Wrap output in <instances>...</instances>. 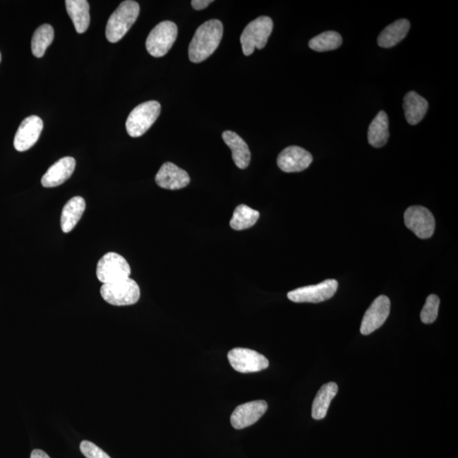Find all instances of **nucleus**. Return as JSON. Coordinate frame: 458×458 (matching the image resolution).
Masks as SVG:
<instances>
[{
  "instance_id": "31",
  "label": "nucleus",
  "mask_w": 458,
  "mask_h": 458,
  "mask_svg": "<svg viewBox=\"0 0 458 458\" xmlns=\"http://www.w3.org/2000/svg\"><path fill=\"white\" fill-rule=\"evenodd\" d=\"M0 61H1V54H0Z\"/></svg>"
},
{
  "instance_id": "9",
  "label": "nucleus",
  "mask_w": 458,
  "mask_h": 458,
  "mask_svg": "<svg viewBox=\"0 0 458 458\" xmlns=\"http://www.w3.org/2000/svg\"><path fill=\"white\" fill-rule=\"evenodd\" d=\"M234 370L242 373H256L268 368L269 361L263 355L246 348H234L228 354Z\"/></svg>"
},
{
  "instance_id": "2",
  "label": "nucleus",
  "mask_w": 458,
  "mask_h": 458,
  "mask_svg": "<svg viewBox=\"0 0 458 458\" xmlns=\"http://www.w3.org/2000/svg\"><path fill=\"white\" fill-rule=\"evenodd\" d=\"M140 11V5L135 1L127 0L121 3L108 20L106 29L107 40L111 43H116L123 39L135 23Z\"/></svg>"
},
{
  "instance_id": "5",
  "label": "nucleus",
  "mask_w": 458,
  "mask_h": 458,
  "mask_svg": "<svg viewBox=\"0 0 458 458\" xmlns=\"http://www.w3.org/2000/svg\"><path fill=\"white\" fill-rule=\"evenodd\" d=\"M273 29L272 20L268 16H260L247 25L243 31L241 42L243 53L251 56L255 49H262L266 46Z\"/></svg>"
},
{
  "instance_id": "18",
  "label": "nucleus",
  "mask_w": 458,
  "mask_h": 458,
  "mask_svg": "<svg viewBox=\"0 0 458 458\" xmlns=\"http://www.w3.org/2000/svg\"><path fill=\"white\" fill-rule=\"evenodd\" d=\"M85 209V200L81 196H75L69 201H67L65 207H63L61 217L63 232L69 233L75 228L76 225L81 219Z\"/></svg>"
},
{
  "instance_id": "30",
  "label": "nucleus",
  "mask_w": 458,
  "mask_h": 458,
  "mask_svg": "<svg viewBox=\"0 0 458 458\" xmlns=\"http://www.w3.org/2000/svg\"><path fill=\"white\" fill-rule=\"evenodd\" d=\"M31 458H50L47 453L42 451V450H33L31 453Z\"/></svg>"
},
{
  "instance_id": "22",
  "label": "nucleus",
  "mask_w": 458,
  "mask_h": 458,
  "mask_svg": "<svg viewBox=\"0 0 458 458\" xmlns=\"http://www.w3.org/2000/svg\"><path fill=\"white\" fill-rule=\"evenodd\" d=\"M390 137L388 116L384 111L378 113L368 131V140L375 148H381L387 144Z\"/></svg>"
},
{
  "instance_id": "16",
  "label": "nucleus",
  "mask_w": 458,
  "mask_h": 458,
  "mask_svg": "<svg viewBox=\"0 0 458 458\" xmlns=\"http://www.w3.org/2000/svg\"><path fill=\"white\" fill-rule=\"evenodd\" d=\"M76 167V161L73 157H64L50 167L42 178V186L45 188H54L61 186L73 175Z\"/></svg>"
},
{
  "instance_id": "15",
  "label": "nucleus",
  "mask_w": 458,
  "mask_h": 458,
  "mask_svg": "<svg viewBox=\"0 0 458 458\" xmlns=\"http://www.w3.org/2000/svg\"><path fill=\"white\" fill-rule=\"evenodd\" d=\"M155 182L165 190L176 191L186 188L191 183L188 172L171 162L164 163L159 168Z\"/></svg>"
},
{
  "instance_id": "10",
  "label": "nucleus",
  "mask_w": 458,
  "mask_h": 458,
  "mask_svg": "<svg viewBox=\"0 0 458 458\" xmlns=\"http://www.w3.org/2000/svg\"><path fill=\"white\" fill-rule=\"evenodd\" d=\"M405 225L420 239H428L434 234L435 221L433 214L426 207L414 205L406 209Z\"/></svg>"
},
{
  "instance_id": "8",
  "label": "nucleus",
  "mask_w": 458,
  "mask_h": 458,
  "mask_svg": "<svg viewBox=\"0 0 458 458\" xmlns=\"http://www.w3.org/2000/svg\"><path fill=\"white\" fill-rule=\"evenodd\" d=\"M337 289V281L327 279L316 285L294 289L288 293V298L296 303H319L333 297Z\"/></svg>"
},
{
  "instance_id": "27",
  "label": "nucleus",
  "mask_w": 458,
  "mask_h": 458,
  "mask_svg": "<svg viewBox=\"0 0 458 458\" xmlns=\"http://www.w3.org/2000/svg\"><path fill=\"white\" fill-rule=\"evenodd\" d=\"M440 306L439 297L435 295H430L427 297L426 305L423 306L421 314V320L426 325H430L434 323L438 317Z\"/></svg>"
},
{
  "instance_id": "24",
  "label": "nucleus",
  "mask_w": 458,
  "mask_h": 458,
  "mask_svg": "<svg viewBox=\"0 0 458 458\" xmlns=\"http://www.w3.org/2000/svg\"><path fill=\"white\" fill-rule=\"evenodd\" d=\"M260 217L258 211H255L246 205H239L235 208L230 226L234 230L241 231L251 228L256 224Z\"/></svg>"
},
{
  "instance_id": "13",
  "label": "nucleus",
  "mask_w": 458,
  "mask_h": 458,
  "mask_svg": "<svg viewBox=\"0 0 458 458\" xmlns=\"http://www.w3.org/2000/svg\"><path fill=\"white\" fill-rule=\"evenodd\" d=\"M43 128L44 123L40 117L37 116L27 117L20 123L18 132L16 133L15 149L20 152H23V151L32 148L39 140Z\"/></svg>"
},
{
  "instance_id": "25",
  "label": "nucleus",
  "mask_w": 458,
  "mask_h": 458,
  "mask_svg": "<svg viewBox=\"0 0 458 458\" xmlns=\"http://www.w3.org/2000/svg\"><path fill=\"white\" fill-rule=\"evenodd\" d=\"M54 37V28L50 25L44 24L37 28L32 40V52L33 56L37 58L43 57L46 49L52 44Z\"/></svg>"
},
{
  "instance_id": "6",
  "label": "nucleus",
  "mask_w": 458,
  "mask_h": 458,
  "mask_svg": "<svg viewBox=\"0 0 458 458\" xmlns=\"http://www.w3.org/2000/svg\"><path fill=\"white\" fill-rule=\"evenodd\" d=\"M178 36V27L170 20L159 23L146 40V49L151 56L162 57L171 49Z\"/></svg>"
},
{
  "instance_id": "20",
  "label": "nucleus",
  "mask_w": 458,
  "mask_h": 458,
  "mask_svg": "<svg viewBox=\"0 0 458 458\" xmlns=\"http://www.w3.org/2000/svg\"><path fill=\"white\" fill-rule=\"evenodd\" d=\"M411 24L409 20L401 19L389 25L378 37V44L382 48H392L405 39L409 32Z\"/></svg>"
},
{
  "instance_id": "19",
  "label": "nucleus",
  "mask_w": 458,
  "mask_h": 458,
  "mask_svg": "<svg viewBox=\"0 0 458 458\" xmlns=\"http://www.w3.org/2000/svg\"><path fill=\"white\" fill-rule=\"evenodd\" d=\"M403 109H404L407 123L410 125H417L426 116L428 103L422 96L414 91H411L405 95Z\"/></svg>"
},
{
  "instance_id": "28",
  "label": "nucleus",
  "mask_w": 458,
  "mask_h": 458,
  "mask_svg": "<svg viewBox=\"0 0 458 458\" xmlns=\"http://www.w3.org/2000/svg\"><path fill=\"white\" fill-rule=\"evenodd\" d=\"M80 450L86 458H111L102 449L88 440L82 441L80 444Z\"/></svg>"
},
{
  "instance_id": "17",
  "label": "nucleus",
  "mask_w": 458,
  "mask_h": 458,
  "mask_svg": "<svg viewBox=\"0 0 458 458\" xmlns=\"http://www.w3.org/2000/svg\"><path fill=\"white\" fill-rule=\"evenodd\" d=\"M222 140L232 151L233 161L239 169H246L251 162V151L246 142L232 131H225L222 133Z\"/></svg>"
},
{
  "instance_id": "21",
  "label": "nucleus",
  "mask_w": 458,
  "mask_h": 458,
  "mask_svg": "<svg viewBox=\"0 0 458 458\" xmlns=\"http://www.w3.org/2000/svg\"><path fill=\"white\" fill-rule=\"evenodd\" d=\"M66 6L76 31L85 32L90 23V4L87 0H66Z\"/></svg>"
},
{
  "instance_id": "23",
  "label": "nucleus",
  "mask_w": 458,
  "mask_h": 458,
  "mask_svg": "<svg viewBox=\"0 0 458 458\" xmlns=\"http://www.w3.org/2000/svg\"><path fill=\"white\" fill-rule=\"evenodd\" d=\"M338 392V385L330 382L322 386L314 399L312 416L314 419L321 420L326 417L332 400Z\"/></svg>"
},
{
  "instance_id": "3",
  "label": "nucleus",
  "mask_w": 458,
  "mask_h": 458,
  "mask_svg": "<svg viewBox=\"0 0 458 458\" xmlns=\"http://www.w3.org/2000/svg\"><path fill=\"white\" fill-rule=\"evenodd\" d=\"M159 114L161 104L155 100L138 104L130 113L126 121L128 133L133 138L144 135L157 120Z\"/></svg>"
},
{
  "instance_id": "14",
  "label": "nucleus",
  "mask_w": 458,
  "mask_h": 458,
  "mask_svg": "<svg viewBox=\"0 0 458 458\" xmlns=\"http://www.w3.org/2000/svg\"><path fill=\"white\" fill-rule=\"evenodd\" d=\"M267 410L265 401H253L245 403L235 409L231 415V424L236 430H242L255 423Z\"/></svg>"
},
{
  "instance_id": "4",
  "label": "nucleus",
  "mask_w": 458,
  "mask_h": 458,
  "mask_svg": "<svg viewBox=\"0 0 458 458\" xmlns=\"http://www.w3.org/2000/svg\"><path fill=\"white\" fill-rule=\"evenodd\" d=\"M100 295L107 303L123 306L136 304L140 298V289L132 279H126L117 282L103 284Z\"/></svg>"
},
{
  "instance_id": "7",
  "label": "nucleus",
  "mask_w": 458,
  "mask_h": 458,
  "mask_svg": "<svg viewBox=\"0 0 458 458\" xmlns=\"http://www.w3.org/2000/svg\"><path fill=\"white\" fill-rule=\"evenodd\" d=\"M96 275L103 284H112L128 279L131 275V267L123 256L115 252H109L99 260Z\"/></svg>"
},
{
  "instance_id": "11",
  "label": "nucleus",
  "mask_w": 458,
  "mask_h": 458,
  "mask_svg": "<svg viewBox=\"0 0 458 458\" xmlns=\"http://www.w3.org/2000/svg\"><path fill=\"white\" fill-rule=\"evenodd\" d=\"M390 312V301L387 296H380L373 301L365 313L361 321V333L370 335L384 325Z\"/></svg>"
},
{
  "instance_id": "12",
  "label": "nucleus",
  "mask_w": 458,
  "mask_h": 458,
  "mask_svg": "<svg viewBox=\"0 0 458 458\" xmlns=\"http://www.w3.org/2000/svg\"><path fill=\"white\" fill-rule=\"evenodd\" d=\"M313 161V155L299 146H289L279 155L277 163L284 172H299L306 169Z\"/></svg>"
},
{
  "instance_id": "1",
  "label": "nucleus",
  "mask_w": 458,
  "mask_h": 458,
  "mask_svg": "<svg viewBox=\"0 0 458 458\" xmlns=\"http://www.w3.org/2000/svg\"><path fill=\"white\" fill-rule=\"evenodd\" d=\"M224 35L221 20H209L197 29L188 47V57L194 63H200L212 56L220 44Z\"/></svg>"
},
{
  "instance_id": "29",
  "label": "nucleus",
  "mask_w": 458,
  "mask_h": 458,
  "mask_svg": "<svg viewBox=\"0 0 458 458\" xmlns=\"http://www.w3.org/2000/svg\"><path fill=\"white\" fill-rule=\"evenodd\" d=\"M212 2V0H193L191 5L195 10L201 11L205 9Z\"/></svg>"
},
{
  "instance_id": "26",
  "label": "nucleus",
  "mask_w": 458,
  "mask_h": 458,
  "mask_svg": "<svg viewBox=\"0 0 458 458\" xmlns=\"http://www.w3.org/2000/svg\"><path fill=\"white\" fill-rule=\"evenodd\" d=\"M342 42V37L339 33L327 31L313 37L309 41V47L317 52H330L339 48Z\"/></svg>"
}]
</instances>
